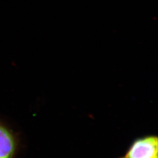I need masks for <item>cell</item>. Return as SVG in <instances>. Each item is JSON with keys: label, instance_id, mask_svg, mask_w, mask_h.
<instances>
[{"label": "cell", "instance_id": "cell-1", "mask_svg": "<svg viewBox=\"0 0 158 158\" xmlns=\"http://www.w3.org/2000/svg\"><path fill=\"white\" fill-rule=\"evenodd\" d=\"M119 158H158V136L149 135L136 138Z\"/></svg>", "mask_w": 158, "mask_h": 158}, {"label": "cell", "instance_id": "cell-2", "mask_svg": "<svg viewBox=\"0 0 158 158\" xmlns=\"http://www.w3.org/2000/svg\"><path fill=\"white\" fill-rule=\"evenodd\" d=\"M17 148V139L12 132L0 123V158H13Z\"/></svg>", "mask_w": 158, "mask_h": 158}]
</instances>
